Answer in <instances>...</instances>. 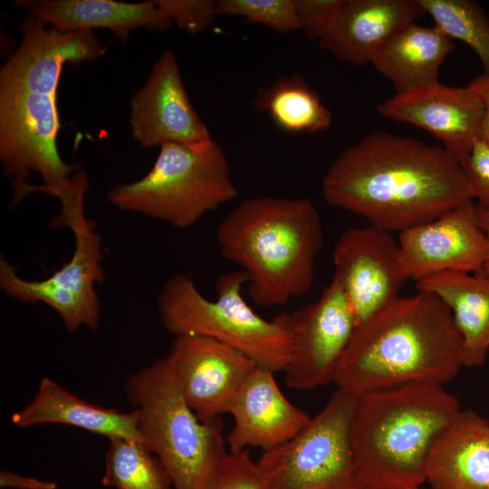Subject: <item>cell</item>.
<instances>
[{
  "mask_svg": "<svg viewBox=\"0 0 489 489\" xmlns=\"http://www.w3.org/2000/svg\"><path fill=\"white\" fill-rule=\"evenodd\" d=\"M343 0H293L300 30L319 42L334 27Z\"/></svg>",
  "mask_w": 489,
  "mask_h": 489,
  "instance_id": "4dcf8cb0",
  "label": "cell"
},
{
  "mask_svg": "<svg viewBox=\"0 0 489 489\" xmlns=\"http://www.w3.org/2000/svg\"><path fill=\"white\" fill-rule=\"evenodd\" d=\"M125 393L138 413L142 444L163 464L173 489H203L228 453L221 418L197 417L183 398L166 357L129 376Z\"/></svg>",
  "mask_w": 489,
  "mask_h": 489,
  "instance_id": "8992f818",
  "label": "cell"
},
{
  "mask_svg": "<svg viewBox=\"0 0 489 489\" xmlns=\"http://www.w3.org/2000/svg\"><path fill=\"white\" fill-rule=\"evenodd\" d=\"M461 410L443 385L410 383L356 396L350 436L363 489H414L438 435Z\"/></svg>",
  "mask_w": 489,
  "mask_h": 489,
  "instance_id": "277c9868",
  "label": "cell"
},
{
  "mask_svg": "<svg viewBox=\"0 0 489 489\" xmlns=\"http://www.w3.org/2000/svg\"><path fill=\"white\" fill-rule=\"evenodd\" d=\"M434 24L448 38L466 43L489 73V17L473 0H418Z\"/></svg>",
  "mask_w": 489,
  "mask_h": 489,
  "instance_id": "4316f807",
  "label": "cell"
},
{
  "mask_svg": "<svg viewBox=\"0 0 489 489\" xmlns=\"http://www.w3.org/2000/svg\"><path fill=\"white\" fill-rule=\"evenodd\" d=\"M466 87L480 100L484 115L481 139L489 144V73H482L473 78Z\"/></svg>",
  "mask_w": 489,
  "mask_h": 489,
  "instance_id": "836d02e7",
  "label": "cell"
},
{
  "mask_svg": "<svg viewBox=\"0 0 489 489\" xmlns=\"http://www.w3.org/2000/svg\"><path fill=\"white\" fill-rule=\"evenodd\" d=\"M463 367L450 310L436 295L417 291L356 328L333 383L354 396L410 383L444 386Z\"/></svg>",
  "mask_w": 489,
  "mask_h": 489,
  "instance_id": "7a4b0ae2",
  "label": "cell"
},
{
  "mask_svg": "<svg viewBox=\"0 0 489 489\" xmlns=\"http://www.w3.org/2000/svg\"><path fill=\"white\" fill-rule=\"evenodd\" d=\"M95 223L84 218L72 231L75 237L72 257L43 281L20 278L14 266L0 260V287L22 302H43L62 318L69 332L81 326L95 331L100 323V301L94 285L102 283L101 237Z\"/></svg>",
  "mask_w": 489,
  "mask_h": 489,
  "instance_id": "30bf717a",
  "label": "cell"
},
{
  "mask_svg": "<svg viewBox=\"0 0 489 489\" xmlns=\"http://www.w3.org/2000/svg\"><path fill=\"white\" fill-rule=\"evenodd\" d=\"M203 489H268L249 451L229 452L216 465Z\"/></svg>",
  "mask_w": 489,
  "mask_h": 489,
  "instance_id": "f1b7e54d",
  "label": "cell"
},
{
  "mask_svg": "<svg viewBox=\"0 0 489 489\" xmlns=\"http://www.w3.org/2000/svg\"><path fill=\"white\" fill-rule=\"evenodd\" d=\"M166 359L183 398L202 421L228 413L257 367L239 350L203 336H177Z\"/></svg>",
  "mask_w": 489,
  "mask_h": 489,
  "instance_id": "4fadbf2b",
  "label": "cell"
},
{
  "mask_svg": "<svg viewBox=\"0 0 489 489\" xmlns=\"http://www.w3.org/2000/svg\"><path fill=\"white\" fill-rule=\"evenodd\" d=\"M253 105L288 132H321L332 122V114L319 94L296 73L281 76L270 85L259 88Z\"/></svg>",
  "mask_w": 489,
  "mask_h": 489,
  "instance_id": "d4e9b609",
  "label": "cell"
},
{
  "mask_svg": "<svg viewBox=\"0 0 489 489\" xmlns=\"http://www.w3.org/2000/svg\"><path fill=\"white\" fill-rule=\"evenodd\" d=\"M453 49L452 40L436 26L413 22L392 37L371 64L400 93L438 82V69Z\"/></svg>",
  "mask_w": 489,
  "mask_h": 489,
  "instance_id": "cb8c5ba5",
  "label": "cell"
},
{
  "mask_svg": "<svg viewBox=\"0 0 489 489\" xmlns=\"http://www.w3.org/2000/svg\"><path fill=\"white\" fill-rule=\"evenodd\" d=\"M333 278L347 296L357 327L396 301L408 280L398 243L389 232L372 225L350 227L333 252Z\"/></svg>",
  "mask_w": 489,
  "mask_h": 489,
  "instance_id": "8fae6325",
  "label": "cell"
},
{
  "mask_svg": "<svg viewBox=\"0 0 489 489\" xmlns=\"http://www.w3.org/2000/svg\"><path fill=\"white\" fill-rule=\"evenodd\" d=\"M473 199L489 212V144L479 139L459 161Z\"/></svg>",
  "mask_w": 489,
  "mask_h": 489,
  "instance_id": "1f68e13d",
  "label": "cell"
},
{
  "mask_svg": "<svg viewBox=\"0 0 489 489\" xmlns=\"http://www.w3.org/2000/svg\"><path fill=\"white\" fill-rule=\"evenodd\" d=\"M244 271L221 274L216 283V299L208 300L184 274L168 279L158 297L159 319L177 336H203L225 343L257 366L285 371L293 350L291 314L271 320L258 315L242 295L247 283Z\"/></svg>",
  "mask_w": 489,
  "mask_h": 489,
  "instance_id": "5b68a950",
  "label": "cell"
},
{
  "mask_svg": "<svg viewBox=\"0 0 489 489\" xmlns=\"http://www.w3.org/2000/svg\"><path fill=\"white\" fill-rule=\"evenodd\" d=\"M57 95L0 91V160L11 178L14 201L32 192L59 199L61 209L84 201L88 179L79 165L60 157Z\"/></svg>",
  "mask_w": 489,
  "mask_h": 489,
  "instance_id": "ba28073f",
  "label": "cell"
},
{
  "mask_svg": "<svg viewBox=\"0 0 489 489\" xmlns=\"http://www.w3.org/2000/svg\"><path fill=\"white\" fill-rule=\"evenodd\" d=\"M414 489H421L420 487H417V488H414Z\"/></svg>",
  "mask_w": 489,
  "mask_h": 489,
  "instance_id": "d590c367",
  "label": "cell"
},
{
  "mask_svg": "<svg viewBox=\"0 0 489 489\" xmlns=\"http://www.w3.org/2000/svg\"><path fill=\"white\" fill-rule=\"evenodd\" d=\"M377 111L428 131L456 161L482 137L484 106L467 87H450L439 82L425 84L396 93L378 104Z\"/></svg>",
  "mask_w": 489,
  "mask_h": 489,
  "instance_id": "2e32d148",
  "label": "cell"
},
{
  "mask_svg": "<svg viewBox=\"0 0 489 489\" xmlns=\"http://www.w3.org/2000/svg\"><path fill=\"white\" fill-rule=\"evenodd\" d=\"M476 211L478 223L484 234L487 243V254L485 260L476 274L489 279V212L485 211L478 205H476Z\"/></svg>",
  "mask_w": 489,
  "mask_h": 489,
  "instance_id": "e575fe53",
  "label": "cell"
},
{
  "mask_svg": "<svg viewBox=\"0 0 489 489\" xmlns=\"http://www.w3.org/2000/svg\"><path fill=\"white\" fill-rule=\"evenodd\" d=\"M425 14L418 0H343L334 27L318 43L338 60L363 66Z\"/></svg>",
  "mask_w": 489,
  "mask_h": 489,
  "instance_id": "d6986e66",
  "label": "cell"
},
{
  "mask_svg": "<svg viewBox=\"0 0 489 489\" xmlns=\"http://www.w3.org/2000/svg\"><path fill=\"white\" fill-rule=\"evenodd\" d=\"M221 254L242 267L259 306H280L312 287L323 244L320 213L306 197L246 198L220 221Z\"/></svg>",
  "mask_w": 489,
  "mask_h": 489,
  "instance_id": "3957f363",
  "label": "cell"
},
{
  "mask_svg": "<svg viewBox=\"0 0 489 489\" xmlns=\"http://www.w3.org/2000/svg\"><path fill=\"white\" fill-rule=\"evenodd\" d=\"M291 314L293 350L287 385L308 390L333 383L339 363L357 328L351 305L332 279L320 298Z\"/></svg>",
  "mask_w": 489,
  "mask_h": 489,
  "instance_id": "7c38bea8",
  "label": "cell"
},
{
  "mask_svg": "<svg viewBox=\"0 0 489 489\" xmlns=\"http://www.w3.org/2000/svg\"><path fill=\"white\" fill-rule=\"evenodd\" d=\"M236 196L229 161L214 140L206 148L179 143L160 146L147 175L115 186L107 198L121 210L186 228Z\"/></svg>",
  "mask_w": 489,
  "mask_h": 489,
  "instance_id": "52a82bcc",
  "label": "cell"
},
{
  "mask_svg": "<svg viewBox=\"0 0 489 489\" xmlns=\"http://www.w3.org/2000/svg\"><path fill=\"white\" fill-rule=\"evenodd\" d=\"M448 307L461 336L464 366L481 367L489 351V279L465 272L437 273L416 282Z\"/></svg>",
  "mask_w": 489,
  "mask_h": 489,
  "instance_id": "603a6c76",
  "label": "cell"
},
{
  "mask_svg": "<svg viewBox=\"0 0 489 489\" xmlns=\"http://www.w3.org/2000/svg\"><path fill=\"white\" fill-rule=\"evenodd\" d=\"M321 191L328 204L389 233L473 201L458 161L443 147L385 131L345 149L325 173Z\"/></svg>",
  "mask_w": 489,
  "mask_h": 489,
  "instance_id": "6da1fadb",
  "label": "cell"
},
{
  "mask_svg": "<svg viewBox=\"0 0 489 489\" xmlns=\"http://www.w3.org/2000/svg\"><path fill=\"white\" fill-rule=\"evenodd\" d=\"M14 5L46 25L64 32L110 30L121 41L144 28L166 32L173 22L154 1L18 0Z\"/></svg>",
  "mask_w": 489,
  "mask_h": 489,
  "instance_id": "44dd1931",
  "label": "cell"
},
{
  "mask_svg": "<svg viewBox=\"0 0 489 489\" xmlns=\"http://www.w3.org/2000/svg\"><path fill=\"white\" fill-rule=\"evenodd\" d=\"M425 478L431 489H489V421L461 409L434 442Z\"/></svg>",
  "mask_w": 489,
  "mask_h": 489,
  "instance_id": "ffe728a7",
  "label": "cell"
},
{
  "mask_svg": "<svg viewBox=\"0 0 489 489\" xmlns=\"http://www.w3.org/2000/svg\"><path fill=\"white\" fill-rule=\"evenodd\" d=\"M20 33L18 48L1 67L0 91L57 95L65 63L92 61L107 51L93 31H60L31 15Z\"/></svg>",
  "mask_w": 489,
  "mask_h": 489,
  "instance_id": "e0dca14e",
  "label": "cell"
},
{
  "mask_svg": "<svg viewBox=\"0 0 489 489\" xmlns=\"http://www.w3.org/2000/svg\"><path fill=\"white\" fill-rule=\"evenodd\" d=\"M216 13L240 16L281 34L300 30L293 0H218Z\"/></svg>",
  "mask_w": 489,
  "mask_h": 489,
  "instance_id": "83f0119b",
  "label": "cell"
},
{
  "mask_svg": "<svg viewBox=\"0 0 489 489\" xmlns=\"http://www.w3.org/2000/svg\"><path fill=\"white\" fill-rule=\"evenodd\" d=\"M158 8L182 30L196 34L205 31L217 16L216 1L154 0Z\"/></svg>",
  "mask_w": 489,
  "mask_h": 489,
  "instance_id": "f546056e",
  "label": "cell"
},
{
  "mask_svg": "<svg viewBox=\"0 0 489 489\" xmlns=\"http://www.w3.org/2000/svg\"><path fill=\"white\" fill-rule=\"evenodd\" d=\"M130 130L144 148L179 143L206 148L214 139L190 102L177 60L171 51L155 62L130 101Z\"/></svg>",
  "mask_w": 489,
  "mask_h": 489,
  "instance_id": "5bb4252c",
  "label": "cell"
},
{
  "mask_svg": "<svg viewBox=\"0 0 489 489\" xmlns=\"http://www.w3.org/2000/svg\"><path fill=\"white\" fill-rule=\"evenodd\" d=\"M0 487L9 489H57L58 484L31 476L21 475L9 471H1Z\"/></svg>",
  "mask_w": 489,
  "mask_h": 489,
  "instance_id": "d6a6232c",
  "label": "cell"
},
{
  "mask_svg": "<svg viewBox=\"0 0 489 489\" xmlns=\"http://www.w3.org/2000/svg\"><path fill=\"white\" fill-rule=\"evenodd\" d=\"M13 425L28 428L45 424L78 427L91 434L125 437L142 443L138 413L126 412L86 401L49 377L42 379L32 401L11 417Z\"/></svg>",
  "mask_w": 489,
  "mask_h": 489,
  "instance_id": "7402d4cb",
  "label": "cell"
},
{
  "mask_svg": "<svg viewBox=\"0 0 489 489\" xmlns=\"http://www.w3.org/2000/svg\"><path fill=\"white\" fill-rule=\"evenodd\" d=\"M488 342H489V336H488Z\"/></svg>",
  "mask_w": 489,
  "mask_h": 489,
  "instance_id": "8d00e7d4",
  "label": "cell"
},
{
  "mask_svg": "<svg viewBox=\"0 0 489 489\" xmlns=\"http://www.w3.org/2000/svg\"><path fill=\"white\" fill-rule=\"evenodd\" d=\"M356 396L340 389L294 437L256 462L268 489H363L350 427Z\"/></svg>",
  "mask_w": 489,
  "mask_h": 489,
  "instance_id": "9c48e42d",
  "label": "cell"
},
{
  "mask_svg": "<svg viewBox=\"0 0 489 489\" xmlns=\"http://www.w3.org/2000/svg\"><path fill=\"white\" fill-rule=\"evenodd\" d=\"M398 243L404 273L416 282L446 271L476 274L487 254L473 201L400 232Z\"/></svg>",
  "mask_w": 489,
  "mask_h": 489,
  "instance_id": "9a60e30c",
  "label": "cell"
},
{
  "mask_svg": "<svg viewBox=\"0 0 489 489\" xmlns=\"http://www.w3.org/2000/svg\"><path fill=\"white\" fill-rule=\"evenodd\" d=\"M108 440L102 485L114 489H173L163 464L141 442L120 436Z\"/></svg>",
  "mask_w": 489,
  "mask_h": 489,
  "instance_id": "484cf974",
  "label": "cell"
},
{
  "mask_svg": "<svg viewBox=\"0 0 489 489\" xmlns=\"http://www.w3.org/2000/svg\"><path fill=\"white\" fill-rule=\"evenodd\" d=\"M228 413L234 418L226 436L229 452L250 446L272 450L298 435L312 418L284 396L274 372L259 366L236 394Z\"/></svg>",
  "mask_w": 489,
  "mask_h": 489,
  "instance_id": "ac0fdd59",
  "label": "cell"
}]
</instances>
